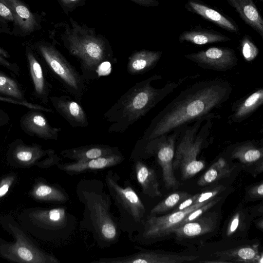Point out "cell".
Listing matches in <instances>:
<instances>
[{"mask_svg": "<svg viewBox=\"0 0 263 263\" xmlns=\"http://www.w3.org/2000/svg\"><path fill=\"white\" fill-rule=\"evenodd\" d=\"M232 87L227 81L197 82L180 93L152 120L140 138L149 140L182 128L191 122L208 117L230 98Z\"/></svg>", "mask_w": 263, "mask_h": 263, "instance_id": "1", "label": "cell"}, {"mask_svg": "<svg viewBox=\"0 0 263 263\" xmlns=\"http://www.w3.org/2000/svg\"><path fill=\"white\" fill-rule=\"evenodd\" d=\"M54 36L70 54L80 63L81 74L85 81L97 80L104 63H116L117 60L108 41L98 34L93 28L79 24L69 17V24L62 22L55 26Z\"/></svg>", "mask_w": 263, "mask_h": 263, "instance_id": "2", "label": "cell"}, {"mask_svg": "<svg viewBox=\"0 0 263 263\" xmlns=\"http://www.w3.org/2000/svg\"><path fill=\"white\" fill-rule=\"evenodd\" d=\"M76 193L84 206L80 227L90 232L101 248L117 243L121 234L119 219L111 213V198L105 190V184L96 179H82Z\"/></svg>", "mask_w": 263, "mask_h": 263, "instance_id": "3", "label": "cell"}, {"mask_svg": "<svg viewBox=\"0 0 263 263\" xmlns=\"http://www.w3.org/2000/svg\"><path fill=\"white\" fill-rule=\"evenodd\" d=\"M161 79L155 74L137 82L112 105L103 115L111 123L109 133L125 132L179 85L178 82H172L160 88L152 86L153 82Z\"/></svg>", "mask_w": 263, "mask_h": 263, "instance_id": "4", "label": "cell"}, {"mask_svg": "<svg viewBox=\"0 0 263 263\" xmlns=\"http://www.w3.org/2000/svg\"><path fill=\"white\" fill-rule=\"evenodd\" d=\"M214 115L198 119L192 126L182 128L173 162L174 170L180 168L183 180L190 179L205 167L203 161L197 156L206 145L213 125Z\"/></svg>", "mask_w": 263, "mask_h": 263, "instance_id": "5", "label": "cell"}, {"mask_svg": "<svg viewBox=\"0 0 263 263\" xmlns=\"http://www.w3.org/2000/svg\"><path fill=\"white\" fill-rule=\"evenodd\" d=\"M118 174L112 170L107 172L105 185L111 199L118 209L122 231H126L130 239L142 228L146 218V209L130 182L119 183Z\"/></svg>", "mask_w": 263, "mask_h": 263, "instance_id": "6", "label": "cell"}, {"mask_svg": "<svg viewBox=\"0 0 263 263\" xmlns=\"http://www.w3.org/2000/svg\"><path fill=\"white\" fill-rule=\"evenodd\" d=\"M181 129L149 140L139 139L129 157L130 160L134 161L155 157L162 168L163 180L167 189L178 187L179 185L174 175L173 162L175 143Z\"/></svg>", "mask_w": 263, "mask_h": 263, "instance_id": "7", "label": "cell"}, {"mask_svg": "<svg viewBox=\"0 0 263 263\" xmlns=\"http://www.w3.org/2000/svg\"><path fill=\"white\" fill-rule=\"evenodd\" d=\"M36 48L55 77L66 90L80 101L86 90L85 80L57 49L54 44L40 42Z\"/></svg>", "mask_w": 263, "mask_h": 263, "instance_id": "8", "label": "cell"}, {"mask_svg": "<svg viewBox=\"0 0 263 263\" xmlns=\"http://www.w3.org/2000/svg\"><path fill=\"white\" fill-rule=\"evenodd\" d=\"M200 67L219 71H226L237 65L235 50L231 48L212 47L205 50L184 55Z\"/></svg>", "mask_w": 263, "mask_h": 263, "instance_id": "9", "label": "cell"}, {"mask_svg": "<svg viewBox=\"0 0 263 263\" xmlns=\"http://www.w3.org/2000/svg\"><path fill=\"white\" fill-rule=\"evenodd\" d=\"M230 157L238 160L243 168L254 175L263 170V148L255 142L247 141L235 144Z\"/></svg>", "mask_w": 263, "mask_h": 263, "instance_id": "10", "label": "cell"}, {"mask_svg": "<svg viewBox=\"0 0 263 263\" xmlns=\"http://www.w3.org/2000/svg\"><path fill=\"white\" fill-rule=\"evenodd\" d=\"M57 112L72 127H86L89 125L86 112L81 105L68 96L49 97Z\"/></svg>", "mask_w": 263, "mask_h": 263, "instance_id": "11", "label": "cell"}, {"mask_svg": "<svg viewBox=\"0 0 263 263\" xmlns=\"http://www.w3.org/2000/svg\"><path fill=\"white\" fill-rule=\"evenodd\" d=\"M185 9L216 26L237 35L240 34L239 26L232 18L199 0H187Z\"/></svg>", "mask_w": 263, "mask_h": 263, "instance_id": "12", "label": "cell"}, {"mask_svg": "<svg viewBox=\"0 0 263 263\" xmlns=\"http://www.w3.org/2000/svg\"><path fill=\"white\" fill-rule=\"evenodd\" d=\"M20 126L28 135L45 140H57L61 130V128L51 126L43 114L34 110L29 111L22 116Z\"/></svg>", "mask_w": 263, "mask_h": 263, "instance_id": "13", "label": "cell"}, {"mask_svg": "<svg viewBox=\"0 0 263 263\" xmlns=\"http://www.w3.org/2000/svg\"><path fill=\"white\" fill-rule=\"evenodd\" d=\"M124 160V157L120 152L109 156L85 161L59 164L58 167L70 176H73L114 166Z\"/></svg>", "mask_w": 263, "mask_h": 263, "instance_id": "14", "label": "cell"}, {"mask_svg": "<svg viewBox=\"0 0 263 263\" xmlns=\"http://www.w3.org/2000/svg\"><path fill=\"white\" fill-rule=\"evenodd\" d=\"M216 213H204L200 217L179 226L174 232L180 240L194 238L213 231L218 223Z\"/></svg>", "mask_w": 263, "mask_h": 263, "instance_id": "15", "label": "cell"}, {"mask_svg": "<svg viewBox=\"0 0 263 263\" xmlns=\"http://www.w3.org/2000/svg\"><path fill=\"white\" fill-rule=\"evenodd\" d=\"M120 152L118 146L105 144H90L63 150L61 156L74 162L107 156Z\"/></svg>", "mask_w": 263, "mask_h": 263, "instance_id": "16", "label": "cell"}, {"mask_svg": "<svg viewBox=\"0 0 263 263\" xmlns=\"http://www.w3.org/2000/svg\"><path fill=\"white\" fill-rule=\"evenodd\" d=\"M11 11L14 19V24L24 33H30L40 27L36 16L20 0H0Z\"/></svg>", "mask_w": 263, "mask_h": 263, "instance_id": "17", "label": "cell"}, {"mask_svg": "<svg viewBox=\"0 0 263 263\" xmlns=\"http://www.w3.org/2000/svg\"><path fill=\"white\" fill-rule=\"evenodd\" d=\"M240 18L263 39V18L253 0H226Z\"/></svg>", "mask_w": 263, "mask_h": 263, "instance_id": "18", "label": "cell"}, {"mask_svg": "<svg viewBox=\"0 0 263 263\" xmlns=\"http://www.w3.org/2000/svg\"><path fill=\"white\" fill-rule=\"evenodd\" d=\"M162 54L161 51L143 49L134 52L128 58V72L132 75L144 73L155 67Z\"/></svg>", "mask_w": 263, "mask_h": 263, "instance_id": "19", "label": "cell"}, {"mask_svg": "<svg viewBox=\"0 0 263 263\" xmlns=\"http://www.w3.org/2000/svg\"><path fill=\"white\" fill-rule=\"evenodd\" d=\"M231 39L219 32L198 27L184 30L179 36L180 43L188 42L196 45L227 42Z\"/></svg>", "mask_w": 263, "mask_h": 263, "instance_id": "20", "label": "cell"}, {"mask_svg": "<svg viewBox=\"0 0 263 263\" xmlns=\"http://www.w3.org/2000/svg\"><path fill=\"white\" fill-rule=\"evenodd\" d=\"M263 103V88H259L234 104L230 121L240 122L249 117Z\"/></svg>", "mask_w": 263, "mask_h": 263, "instance_id": "21", "label": "cell"}, {"mask_svg": "<svg viewBox=\"0 0 263 263\" xmlns=\"http://www.w3.org/2000/svg\"><path fill=\"white\" fill-rule=\"evenodd\" d=\"M134 162L136 177L143 194L152 198L161 196V193L155 170L142 160H138Z\"/></svg>", "mask_w": 263, "mask_h": 263, "instance_id": "22", "label": "cell"}, {"mask_svg": "<svg viewBox=\"0 0 263 263\" xmlns=\"http://www.w3.org/2000/svg\"><path fill=\"white\" fill-rule=\"evenodd\" d=\"M215 255L223 262L262 263L263 254L259 253L257 246L239 247L216 253Z\"/></svg>", "mask_w": 263, "mask_h": 263, "instance_id": "23", "label": "cell"}, {"mask_svg": "<svg viewBox=\"0 0 263 263\" xmlns=\"http://www.w3.org/2000/svg\"><path fill=\"white\" fill-rule=\"evenodd\" d=\"M26 56L35 92L46 102L49 98V84L44 78L42 66L30 50H27Z\"/></svg>", "mask_w": 263, "mask_h": 263, "instance_id": "24", "label": "cell"}, {"mask_svg": "<svg viewBox=\"0 0 263 263\" xmlns=\"http://www.w3.org/2000/svg\"><path fill=\"white\" fill-rule=\"evenodd\" d=\"M247 209L239 206L229 219L225 230L227 238H234L248 230L252 219Z\"/></svg>", "mask_w": 263, "mask_h": 263, "instance_id": "25", "label": "cell"}, {"mask_svg": "<svg viewBox=\"0 0 263 263\" xmlns=\"http://www.w3.org/2000/svg\"><path fill=\"white\" fill-rule=\"evenodd\" d=\"M232 170L227 160L220 158L200 177L198 185L204 186L211 184L229 176Z\"/></svg>", "mask_w": 263, "mask_h": 263, "instance_id": "26", "label": "cell"}, {"mask_svg": "<svg viewBox=\"0 0 263 263\" xmlns=\"http://www.w3.org/2000/svg\"><path fill=\"white\" fill-rule=\"evenodd\" d=\"M191 195L185 192L173 193L156 205L149 215H157L174 209L181 201Z\"/></svg>", "mask_w": 263, "mask_h": 263, "instance_id": "27", "label": "cell"}, {"mask_svg": "<svg viewBox=\"0 0 263 263\" xmlns=\"http://www.w3.org/2000/svg\"><path fill=\"white\" fill-rule=\"evenodd\" d=\"M0 93L21 101H25L17 83L13 79L0 72Z\"/></svg>", "mask_w": 263, "mask_h": 263, "instance_id": "28", "label": "cell"}, {"mask_svg": "<svg viewBox=\"0 0 263 263\" xmlns=\"http://www.w3.org/2000/svg\"><path fill=\"white\" fill-rule=\"evenodd\" d=\"M241 54L247 62H251L258 55L259 49L252 38L248 34H245L239 42Z\"/></svg>", "mask_w": 263, "mask_h": 263, "instance_id": "29", "label": "cell"}, {"mask_svg": "<svg viewBox=\"0 0 263 263\" xmlns=\"http://www.w3.org/2000/svg\"><path fill=\"white\" fill-rule=\"evenodd\" d=\"M221 197H215L208 202L206 203L203 204L202 206H199L196 209L193 210L191 213L186 215L185 218L183 220L182 223L180 225L186 223L187 222H189L192 221L202 215H203L204 213L206 212L209 210H210L212 207H213L214 205H215L220 200Z\"/></svg>", "mask_w": 263, "mask_h": 263, "instance_id": "30", "label": "cell"}, {"mask_svg": "<svg viewBox=\"0 0 263 263\" xmlns=\"http://www.w3.org/2000/svg\"><path fill=\"white\" fill-rule=\"evenodd\" d=\"M263 197V182L261 181L246 189L245 200L254 201L261 199Z\"/></svg>", "mask_w": 263, "mask_h": 263, "instance_id": "31", "label": "cell"}, {"mask_svg": "<svg viewBox=\"0 0 263 263\" xmlns=\"http://www.w3.org/2000/svg\"><path fill=\"white\" fill-rule=\"evenodd\" d=\"M0 101L11 103L12 104H14L15 105L24 106L32 109L39 110L48 112H53V110L51 108H46L39 104H33L27 101L26 100L21 101L14 98L3 97L0 96Z\"/></svg>", "mask_w": 263, "mask_h": 263, "instance_id": "32", "label": "cell"}, {"mask_svg": "<svg viewBox=\"0 0 263 263\" xmlns=\"http://www.w3.org/2000/svg\"><path fill=\"white\" fill-rule=\"evenodd\" d=\"M10 57V55L6 50L0 47V65L5 67L14 74L19 76L20 70L17 65L15 63H12L6 59Z\"/></svg>", "mask_w": 263, "mask_h": 263, "instance_id": "33", "label": "cell"}, {"mask_svg": "<svg viewBox=\"0 0 263 263\" xmlns=\"http://www.w3.org/2000/svg\"><path fill=\"white\" fill-rule=\"evenodd\" d=\"M224 189L223 186L219 185L216 186L214 189L199 193L197 198L195 202L196 203H203L208 202L216 196Z\"/></svg>", "mask_w": 263, "mask_h": 263, "instance_id": "34", "label": "cell"}, {"mask_svg": "<svg viewBox=\"0 0 263 263\" xmlns=\"http://www.w3.org/2000/svg\"><path fill=\"white\" fill-rule=\"evenodd\" d=\"M65 13L71 12L76 8L83 6L86 0H57Z\"/></svg>", "mask_w": 263, "mask_h": 263, "instance_id": "35", "label": "cell"}, {"mask_svg": "<svg viewBox=\"0 0 263 263\" xmlns=\"http://www.w3.org/2000/svg\"><path fill=\"white\" fill-rule=\"evenodd\" d=\"M22 147L23 148L20 149L16 153V158L21 161H29L33 157V150H31L32 147L26 146Z\"/></svg>", "mask_w": 263, "mask_h": 263, "instance_id": "36", "label": "cell"}, {"mask_svg": "<svg viewBox=\"0 0 263 263\" xmlns=\"http://www.w3.org/2000/svg\"><path fill=\"white\" fill-rule=\"evenodd\" d=\"M198 194L199 193L196 194L194 195H191L189 197L184 199L173 210V211L183 210L194 204L197 198Z\"/></svg>", "mask_w": 263, "mask_h": 263, "instance_id": "37", "label": "cell"}, {"mask_svg": "<svg viewBox=\"0 0 263 263\" xmlns=\"http://www.w3.org/2000/svg\"><path fill=\"white\" fill-rule=\"evenodd\" d=\"M0 17L4 18L6 21L13 22L14 23V19L13 15L8 8L4 4L0 1Z\"/></svg>", "mask_w": 263, "mask_h": 263, "instance_id": "38", "label": "cell"}, {"mask_svg": "<svg viewBox=\"0 0 263 263\" xmlns=\"http://www.w3.org/2000/svg\"><path fill=\"white\" fill-rule=\"evenodd\" d=\"M18 256L24 260L29 261L33 258V255L31 252L25 247H20L17 250Z\"/></svg>", "mask_w": 263, "mask_h": 263, "instance_id": "39", "label": "cell"}, {"mask_svg": "<svg viewBox=\"0 0 263 263\" xmlns=\"http://www.w3.org/2000/svg\"><path fill=\"white\" fill-rule=\"evenodd\" d=\"M134 3L146 7H154L158 6L159 2L158 0H130Z\"/></svg>", "mask_w": 263, "mask_h": 263, "instance_id": "40", "label": "cell"}, {"mask_svg": "<svg viewBox=\"0 0 263 263\" xmlns=\"http://www.w3.org/2000/svg\"><path fill=\"white\" fill-rule=\"evenodd\" d=\"M247 210L248 211L252 218L258 216L259 215L261 216L263 213L262 203H261L260 205L250 207L247 209Z\"/></svg>", "mask_w": 263, "mask_h": 263, "instance_id": "41", "label": "cell"}, {"mask_svg": "<svg viewBox=\"0 0 263 263\" xmlns=\"http://www.w3.org/2000/svg\"><path fill=\"white\" fill-rule=\"evenodd\" d=\"M9 122V116L4 110L0 108V126L6 125Z\"/></svg>", "mask_w": 263, "mask_h": 263, "instance_id": "42", "label": "cell"}, {"mask_svg": "<svg viewBox=\"0 0 263 263\" xmlns=\"http://www.w3.org/2000/svg\"><path fill=\"white\" fill-rule=\"evenodd\" d=\"M9 186L8 184H4L0 187V197L4 196L8 191Z\"/></svg>", "mask_w": 263, "mask_h": 263, "instance_id": "43", "label": "cell"}, {"mask_svg": "<svg viewBox=\"0 0 263 263\" xmlns=\"http://www.w3.org/2000/svg\"><path fill=\"white\" fill-rule=\"evenodd\" d=\"M256 227L262 230L263 229V219L262 217L258 219L255 221Z\"/></svg>", "mask_w": 263, "mask_h": 263, "instance_id": "44", "label": "cell"}, {"mask_svg": "<svg viewBox=\"0 0 263 263\" xmlns=\"http://www.w3.org/2000/svg\"><path fill=\"white\" fill-rule=\"evenodd\" d=\"M258 1H260L261 2L263 1V0H258Z\"/></svg>", "mask_w": 263, "mask_h": 263, "instance_id": "45", "label": "cell"}]
</instances>
